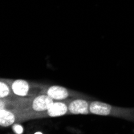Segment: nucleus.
I'll return each instance as SVG.
<instances>
[{
    "label": "nucleus",
    "instance_id": "1",
    "mask_svg": "<svg viewBox=\"0 0 134 134\" xmlns=\"http://www.w3.org/2000/svg\"><path fill=\"white\" fill-rule=\"evenodd\" d=\"M90 113L91 114L98 116L117 117L131 121L134 120V108L113 106L98 100L91 101Z\"/></svg>",
    "mask_w": 134,
    "mask_h": 134
},
{
    "label": "nucleus",
    "instance_id": "2",
    "mask_svg": "<svg viewBox=\"0 0 134 134\" xmlns=\"http://www.w3.org/2000/svg\"><path fill=\"white\" fill-rule=\"evenodd\" d=\"M9 80L14 92L18 96L24 97V98H31V97L41 94L44 85L43 83L28 81L22 79Z\"/></svg>",
    "mask_w": 134,
    "mask_h": 134
},
{
    "label": "nucleus",
    "instance_id": "3",
    "mask_svg": "<svg viewBox=\"0 0 134 134\" xmlns=\"http://www.w3.org/2000/svg\"><path fill=\"white\" fill-rule=\"evenodd\" d=\"M42 94L49 96L54 100H64L68 99L74 98H85L89 99V97L83 93L68 89L65 87L59 85H47L44 84L41 92Z\"/></svg>",
    "mask_w": 134,
    "mask_h": 134
},
{
    "label": "nucleus",
    "instance_id": "4",
    "mask_svg": "<svg viewBox=\"0 0 134 134\" xmlns=\"http://www.w3.org/2000/svg\"><path fill=\"white\" fill-rule=\"evenodd\" d=\"M69 100H55L52 104L44 112L40 113L38 119L47 117H59L68 114V103Z\"/></svg>",
    "mask_w": 134,
    "mask_h": 134
},
{
    "label": "nucleus",
    "instance_id": "5",
    "mask_svg": "<svg viewBox=\"0 0 134 134\" xmlns=\"http://www.w3.org/2000/svg\"><path fill=\"white\" fill-rule=\"evenodd\" d=\"M90 103L85 98L70 99L68 103V114L70 115H88L90 113Z\"/></svg>",
    "mask_w": 134,
    "mask_h": 134
},
{
    "label": "nucleus",
    "instance_id": "6",
    "mask_svg": "<svg viewBox=\"0 0 134 134\" xmlns=\"http://www.w3.org/2000/svg\"><path fill=\"white\" fill-rule=\"evenodd\" d=\"M22 97L18 96L11 88V84L9 79H1L0 80V100L15 102L19 100Z\"/></svg>",
    "mask_w": 134,
    "mask_h": 134
},
{
    "label": "nucleus",
    "instance_id": "7",
    "mask_svg": "<svg viewBox=\"0 0 134 134\" xmlns=\"http://www.w3.org/2000/svg\"><path fill=\"white\" fill-rule=\"evenodd\" d=\"M18 117L14 110L3 108L0 111V125L2 127H8L17 122Z\"/></svg>",
    "mask_w": 134,
    "mask_h": 134
}]
</instances>
